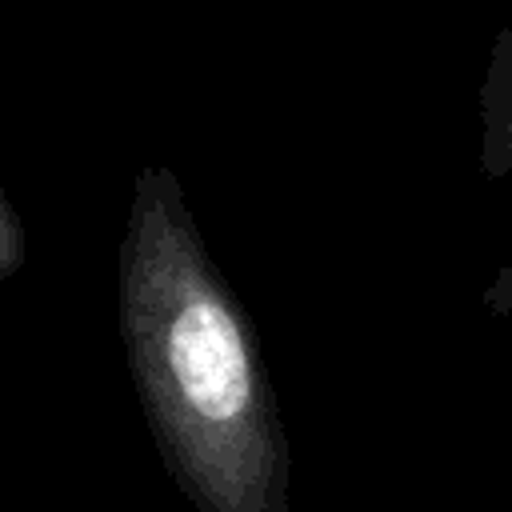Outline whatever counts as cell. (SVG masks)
<instances>
[{
  "mask_svg": "<svg viewBox=\"0 0 512 512\" xmlns=\"http://www.w3.org/2000/svg\"><path fill=\"white\" fill-rule=\"evenodd\" d=\"M28 256V236H24V220L12 208L4 184H0V280L12 276Z\"/></svg>",
  "mask_w": 512,
  "mask_h": 512,
  "instance_id": "cell-3",
  "label": "cell"
},
{
  "mask_svg": "<svg viewBox=\"0 0 512 512\" xmlns=\"http://www.w3.org/2000/svg\"><path fill=\"white\" fill-rule=\"evenodd\" d=\"M120 336L160 460L196 512H288L292 452L260 336L168 168H144L120 240Z\"/></svg>",
  "mask_w": 512,
  "mask_h": 512,
  "instance_id": "cell-1",
  "label": "cell"
},
{
  "mask_svg": "<svg viewBox=\"0 0 512 512\" xmlns=\"http://www.w3.org/2000/svg\"><path fill=\"white\" fill-rule=\"evenodd\" d=\"M484 168H488V172H504V168H512V72H508L504 88L488 96ZM484 308H488V312H496V316L512 312V264L496 276V284H492V292H488Z\"/></svg>",
  "mask_w": 512,
  "mask_h": 512,
  "instance_id": "cell-2",
  "label": "cell"
}]
</instances>
